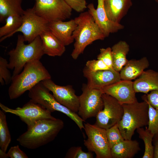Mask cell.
<instances>
[{
	"label": "cell",
	"instance_id": "33",
	"mask_svg": "<svg viewBox=\"0 0 158 158\" xmlns=\"http://www.w3.org/2000/svg\"><path fill=\"white\" fill-rule=\"evenodd\" d=\"M85 66L88 69L93 71L110 68L102 61L98 59L88 61L86 63Z\"/></svg>",
	"mask_w": 158,
	"mask_h": 158
},
{
	"label": "cell",
	"instance_id": "32",
	"mask_svg": "<svg viewBox=\"0 0 158 158\" xmlns=\"http://www.w3.org/2000/svg\"><path fill=\"white\" fill-rule=\"evenodd\" d=\"M97 59L102 61L109 68H113V58L111 48H102L100 49V53Z\"/></svg>",
	"mask_w": 158,
	"mask_h": 158
},
{
	"label": "cell",
	"instance_id": "35",
	"mask_svg": "<svg viewBox=\"0 0 158 158\" xmlns=\"http://www.w3.org/2000/svg\"><path fill=\"white\" fill-rule=\"evenodd\" d=\"M8 157L11 158H28V157L21 150L18 145L11 147L7 153Z\"/></svg>",
	"mask_w": 158,
	"mask_h": 158
},
{
	"label": "cell",
	"instance_id": "12",
	"mask_svg": "<svg viewBox=\"0 0 158 158\" xmlns=\"http://www.w3.org/2000/svg\"><path fill=\"white\" fill-rule=\"evenodd\" d=\"M102 98L104 107L96 116L95 124L106 129L120 121L123 115V109L122 105L111 95L103 93Z\"/></svg>",
	"mask_w": 158,
	"mask_h": 158
},
{
	"label": "cell",
	"instance_id": "15",
	"mask_svg": "<svg viewBox=\"0 0 158 158\" xmlns=\"http://www.w3.org/2000/svg\"><path fill=\"white\" fill-rule=\"evenodd\" d=\"M101 90L114 98L122 105L138 101L132 81L121 80Z\"/></svg>",
	"mask_w": 158,
	"mask_h": 158
},
{
	"label": "cell",
	"instance_id": "18",
	"mask_svg": "<svg viewBox=\"0 0 158 158\" xmlns=\"http://www.w3.org/2000/svg\"><path fill=\"white\" fill-rule=\"evenodd\" d=\"M131 0H104V6L107 16L111 21L120 22L131 6Z\"/></svg>",
	"mask_w": 158,
	"mask_h": 158
},
{
	"label": "cell",
	"instance_id": "36",
	"mask_svg": "<svg viewBox=\"0 0 158 158\" xmlns=\"http://www.w3.org/2000/svg\"><path fill=\"white\" fill-rule=\"evenodd\" d=\"M146 95L148 102L154 108L158 109V90L152 91Z\"/></svg>",
	"mask_w": 158,
	"mask_h": 158
},
{
	"label": "cell",
	"instance_id": "30",
	"mask_svg": "<svg viewBox=\"0 0 158 158\" xmlns=\"http://www.w3.org/2000/svg\"><path fill=\"white\" fill-rule=\"evenodd\" d=\"M8 63L6 59L0 57V82L2 85H8L11 81L12 76L8 70Z\"/></svg>",
	"mask_w": 158,
	"mask_h": 158
},
{
	"label": "cell",
	"instance_id": "29",
	"mask_svg": "<svg viewBox=\"0 0 158 158\" xmlns=\"http://www.w3.org/2000/svg\"><path fill=\"white\" fill-rule=\"evenodd\" d=\"M147 101L149 105V118L147 128L154 135L158 133V109L154 108Z\"/></svg>",
	"mask_w": 158,
	"mask_h": 158
},
{
	"label": "cell",
	"instance_id": "4",
	"mask_svg": "<svg viewBox=\"0 0 158 158\" xmlns=\"http://www.w3.org/2000/svg\"><path fill=\"white\" fill-rule=\"evenodd\" d=\"M142 98L143 102L122 105L123 114L118 125L124 140L131 139L135 130L148 125L149 105L146 95Z\"/></svg>",
	"mask_w": 158,
	"mask_h": 158
},
{
	"label": "cell",
	"instance_id": "23",
	"mask_svg": "<svg viewBox=\"0 0 158 158\" xmlns=\"http://www.w3.org/2000/svg\"><path fill=\"white\" fill-rule=\"evenodd\" d=\"M111 48L113 68L120 72L128 60L126 56L129 51V46L125 41H120L113 45Z\"/></svg>",
	"mask_w": 158,
	"mask_h": 158
},
{
	"label": "cell",
	"instance_id": "3",
	"mask_svg": "<svg viewBox=\"0 0 158 158\" xmlns=\"http://www.w3.org/2000/svg\"><path fill=\"white\" fill-rule=\"evenodd\" d=\"M74 19L77 26L72 34L75 42L71 56L76 59L87 46L106 37L88 11L81 13Z\"/></svg>",
	"mask_w": 158,
	"mask_h": 158
},
{
	"label": "cell",
	"instance_id": "31",
	"mask_svg": "<svg viewBox=\"0 0 158 158\" xmlns=\"http://www.w3.org/2000/svg\"><path fill=\"white\" fill-rule=\"evenodd\" d=\"M92 152L89 151L85 152L80 146L72 147L70 148L67 152L65 158H92Z\"/></svg>",
	"mask_w": 158,
	"mask_h": 158
},
{
	"label": "cell",
	"instance_id": "39",
	"mask_svg": "<svg viewBox=\"0 0 158 158\" xmlns=\"http://www.w3.org/2000/svg\"><path fill=\"white\" fill-rule=\"evenodd\" d=\"M158 4V0H154Z\"/></svg>",
	"mask_w": 158,
	"mask_h": 158
},
{
	"label": "cell",
	"instance_id": "28",
	"mask_svg": "<svg viewBox=\"0 0 158 158\" xmlns=\"http://www.w3.org/2000/svg\"><path fill=\"white\" fill-rule=\"evenodd\" d=\"M106 135L111 149L115 145L123 140L118 123L106 129Z\"/></svg>",
	"mask_w": 158,
	"mask_h": 158
},
{
	"label": "cell",
	"instance_id": "10",
	"mask_svg": "<svg viewBox=\"0 0 158 158\" xmlns=\"http://www.w3.org/2000/svg\"><path fill=\"white\" fill-rule=\"evenodd\" d=\"M35 13L49 22L69 18L72 9L64 0H35Z\"/></svg>",
	"mask_w": 158,
	"mask_h": 158
},
{
	"label": "cell",
	"instance_id": "7",
	"mask_svg": "<svg viewBox=\"0 0 158 158\" xmlns=\"http://www.w3.org/2000/svg\"><path fill=\"white\" fill-rule=\"evenodd\" d=\"M22 16V23L20 27L11 33L1 38V42L20 32L23 34L25 41L30 43L43 32L49 30V22L37 15L33 7L24 10Z\"/></svg>",
	"mask_w": 158,
	"mask_h": 158
},
{
	"label": "cell",
	"instance_id": "20",
	"mask_svg": "<svg viewBox=\"0 0 158 158\" xmlns=\"http://www.w3.org/2000/svg\"><path fill=\"white\" fill-rule=\"evenodd\" d=\"M40 36L44 54L51 56H60L65 52V46L49 30Z\"/></svg>",
	"mask_w": 158,
	"mask_h": 158
},
{
	"label": "cell",
	"instance_id": "17",
	"mask_svg": "<svg viewBox=\"0 0 158 158\" xmlns=\"http://www.w3.org/2000/svg\"><path fill=\"white\" fill-rule=\"evenodd\" d=\"M77 26L74 19L66 21H54L49 22V30L65 46L70 45L74 41L72 34Z\"/></svg>",
	"mask_w": 158,
	"mask_h": 158
},
{
	"label": "cell",
	"instance_id": "38",
	"mask_svg": "<svg viewBox=\"0 0 158 158\" xmlns=\"http://www.w3.org/2000/svg\"><path fill=\"white\" fill-rule=\"evenodd\" d=\"M7 153L5 152L0 149V158H8Z\"/></svg>",
	"mask_w": 158,
	"mask_h": 158
},
{
	"label": "cell",
	"instance_id": "34",
	"mask_svg": "<svg viewBox=\"0 0 158 158\" xmlns=\"http://www.w3.org/2000/svg\"><path fill=\"white\" fill-rule=\"evenodd\" d=\"M72 9L78 12H83L87 8L86 0H64Z\"/></svg>",
	"mask_w": 158,
	"mask_h": 158
},
{
	"label": "cell",
	"instance_id": "22",
	"mask_svg": "<svg viewBox=\"0 0 158 158\" xmlns=\"http://www.w3.org/2000/svg\"><path fill=\"white\" fill-rule=\"evenodd\" d=\"M141 150L135 140H124L115 145L111 150L112 158H132Z\"/></svg>",
	"mask_w": 158,
	"mask_h": 158
},
{
	"label": "cell",
	"instance_id": "24",
	"mask_svg": "<svg viewBox=\"0 0 158 158\" xmlns=\"http://www.w3.org/2000/svg\"><path fill=\"white\" fill-rule=\"evenodd\" d=\"M23 0H0V22H5L6 17L12 14L22 16L24 10Z\"/></svg>",
	"mask_w": 158,
	"mask_h": 158
},
{
	"label": "cell",
	"instance_id": "25",
	"mask_svg": "<svg viewBox=\"0 0 158 158\" xmlns=\"http://www.w3.org/2000/svg\"><path fill=\"white\" fill-rule=\"evenodd\" d=\"M140 138L144 142L145 145V151L142 158H153L154 150L152 143L153 139L154 134L148 130L147 127L145 129L142 127L136 129Z\"/></svg>",
	"mask_w": 158,
	"mask_h": 158
},
{
	"label": "cell",
	"instance_id": "2",
	"mask_svg": "<svg viewBox=\"0 0 158 158\" xmlns=\"http://www.w3.org/2000/svg\"><path fill=\"white\" fill-rule=\"evenodd\" d=\"M51 78V76L40 60L27 63L22 71L12 77L8 94L11 99H16L38 83Z\"/></svg>",
	"mask_w": 158,
	"mask_h": 158
},
{
	"label": "cell",
	"instance_id": "26",
	"mask_svg": "<svg viewBox=\"0 0 158 158\" xmlns=\"http://www.w3.org/2000/svg\"><path fill=\"white\" fill-rule=\"evenodd\" d=\"M5 24L0 28V38L6 36L18 29L22 23V16L12 14L6 18Z\"/></svg>",
	"mask_w": 158,
	"mask_h": 158
},
{
	"label": "cell",
	"instance_id": "13",
	"mask_svg": "<svg viewBox=\"0 0 158 158\" xmlns=\"http://www.w3.org/2000/svg\"><path fill=\"white\" fill-rule=\"evenodd\" d=\"M42 82L52 93L53 95L59 103L73 112L78 114L79 107V97L76 95L71 85H57L51 79Z\"/></svg>",
	"mask_w": 158,
	"mask_h": 158
},
{
	"label": "cell",
	"instance_id": "11",
	"mask_svg": "<svg viewBox=\"0 0 158 158\" xmlns=\"http://www.w3.org/2000/svg\"><path fill=\"white\" fill-rule=\"evenodd\" d=\"M0 107L5 113L18 116L27 125V127L40 120L56 118L51 115L50 111L31 99L22 107H17L15 109L10 108L1 103Z\"/></svg>",
	"mask_w": 158,
	"mask_h": 158
},
{
	"label": "cell",
	"instance_id": "9",
	"mask_svg": "<svg viewBox=\"0 0 158 158\" xmlns=\"http://www.w3.org/2000/svg\"><path fill=\"white\" fill-rule=\"evenodd\" d=\"M82 93L79 97L78 115L84 121L87 119L96 117L104 107L102 95L104 93L100 90L91 88L87 84H83Z\"/></svg>",
	"mask_w": 158,
	"mask_h": 158
},
{
	"label": "cell",
	"instance_id": "27",
	"mask_svg": "<svg viewBox=\"0 0 158 158\" xmlns=\"http://www.w3.org/2000/svg\"><path fill=\"white\" fill-rule=\"evenodd\" d=\"M11 141L5 112L0 110V150L6 152Z\"/></svg>",
	"mask_w": 158,
	"mask_h": 158
},
{
	"label": "cell",
	"instance_id": "37",
	"mask_svg": "<svg viewBox=\"0 0 158 158\" xmlns=\"http://www.w3.org/2000/svg\"><path fill=\"white\" fill-rule=\"evenodd\" d=\"M152 143L154 146V158H158V133L154 136Z\"/></svg>",
	"mask_w": 158,
	"mask_h": 158
},
{
	"label": "cell",
	"instance_id": "14",
	"mask_svg": "<svg viewBox=\"0 0 158 158\" xmlns=\"http://www.w3.org/2000/svg\"><path fill=\"white\" fill-rule=\"evenodd\" d=\"M83 73L87 79V86L91 88L101 90L121 80L119 72L113 68L93 71L85 67Z\"/></svg>",
	"mask_w": 158,
	"mask_h": 158
},
{
	"label": "cell",
	"instance_id": "1",
	"mask_svg": "<svg viewBox=\"0 0 158 158\" xmlns=\"http://www.w3.org/2000/svg\"><path fill=\"white\" fill-rule=\"evenodd\" d=\"M64 126L63 121L59 118L40 120L27 127L17 140L25 148L35 149L53 141Z\"/></svg>",
	"mask_w": 158,
	"mask_h": 158
},
{
	"label": "cell",
	"instance_id": "19",
	"mask_svg": "<svg viewBox=\"0 0 158 158\" xmlns=\"http://www.w3.org/2000/svg\"><path fill=\"white\" fill-rule=\"evenodd\" d=\"M133 82L136 93L147 94L149 92L158 90V72L152 69L144 71Z\"/></svg>",
	"mask_w": 158,
	"mask_h": 158
},
{
	"label": "cell",
	"instance_id": "5",
	"mask_svg": "<svg viewBox=\"0 0 158 158\" xmlns=\"http://www.w3.org/2000/svg\"><path fill=\"white\" fill-rule=\"evenodd\" d=\"M25 42L23 35H18L16 47L8 53L9 56L8 68L13 69L12 77L20 73L27 63L40 60L44 54L40 36L28 44Z\"/></svg>",
	"mask_w": 158,
	"mask_h": 158
},
{
	"label": "cell",
	"instance_id": "6",
	"mask_svg": "<svg viewBox=\"0 0 158 158\" xmlns=\"http://www.w3.org/2000/svg\"><path fill=\"white\" fill-rule=\"evenodd\" d=\"M28 96L30 99L39 104L53 112L57 111L66 114L73 120L80 130L84 128V121L77 113L59 103L55 99L50 91L43 84L42 81L38 83L29 90Z\"/></svg>",
	"mask_w": 158,
	"mask_h": 158
},
{
	"label": "cell",
	"instance_id": "8",
	"mask_svg": "<svg viewBox=\"0 0 158 158\" xmlns=\"http://www.w3.org/2000/svg\"><path fill=\"white\" fill-rule=\"evenodd\" d=\"M84 125L87 137L84 144L88 151L94 152L96 158H112L106 129L89 123Z\"/></svg>",
	"mask_w": 158,
	"mask_h": 158
},
{
	"label": "cell",
	"instance_id": "16",
	"mask_svg": "<svg viewBox=\"0 0 158 158\" xmlns=\"http://www.w3.org/2000/svg\"><path fill=\"white\" fill-rule=\"evenodd\" d=\"M104 0H97V8L93 3L87 6L88 11L101 29L106 37L112 33L116 32L124 28L120 23L113 22L108 18L104 6Z\"/></svg>",
	"mask_w": 158,
	"mask_h": 158
},
{
	"label": "cell",
	"instance_id": "21",
	"mask_svg": "<svg viewBox=\"0 0 158 158\" xmlns=\"http://www.w3.org/2000/svg\"><path fill=\"white\" fill-rule=\"evenodd\" d=\"M149 65L145 57L138 60H128L119 72L121 79L132 81L138 77Z\"/></svg>",
	"mask_w": 158,
	"mask_h": 158
}]
</instances>
